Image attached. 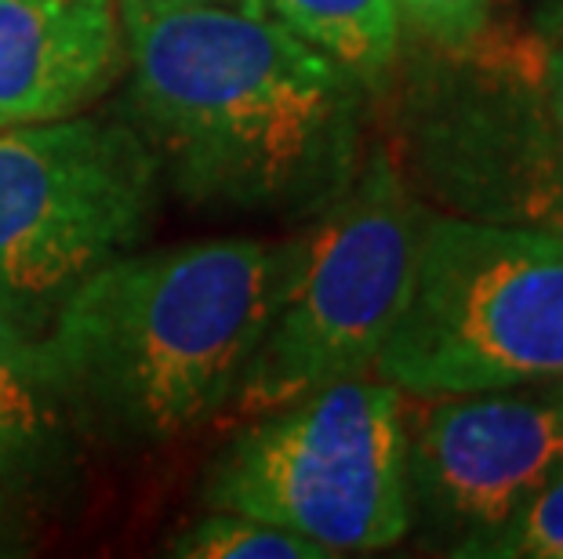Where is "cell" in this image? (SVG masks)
<instances>
[{"mask_svg":"<svg viewBox=\"0 0 563 559\" xmlns=\"http://www.w3.org/2000/svg\"><path fill=\"white\" fill-rule=\"evenodd\" d=\"M131 121L203 208L313 211L356 171L364 85L241 8L121 0Z\"/></svg>","mask_w":563,"mask_h":559,"instance_id":"cell-1","label":"cell"},{"mask_svg":"<svg viewBox=\"0 0 563 559\" xmlns=\"http://www.w3.org/2000/svg\"><path fill=\"white\" fill-rule=\"evenodd\" d=\"M298 247L302 236H222L91 272L41 335L66 418L110 444L150 447L219 414L291 283Z\"/></svg>","mask_w":563,"mask_h":559,"instance_id":"cell-2","label":"cell"},{"mask_svg":"<svg viewBox=\"0 0 563 559\" xmlns=\"http://www.w3.org/2000/svg\"><path fill=\"white\" fill-rule=\"evenodd\" d=\"M375 371L411 396L563 378V233L426 211Z\"/></svg>","mask_w":563,"mask_h":559,"instance_id":"cell-3","label":"cell"},{"mask_svg":"<svg viewBox=\"0 0 563 559\" xmlns=\"http://www.w3.org/2000/svg\"><path fill=\"white\" fill-rule=\"evenodd\" d=\"M203 505L295 530L331 556L389 549L411 530L404 392L356 374L262 411L214 461Z\"/></svg>","mask_w":563,"mask_h":559,"instance_id":"cell-4","label":"cell"},{"mask_svg":"<svg viewBox=\"0 0 563 559\" xmlns=\"http://www.w3.org/2000/svg\"><path fill=\"white\" fill-rule=\"evenodd\" d=\"M426 211L389 149L371 153L323 204L236 389L247 411L284 407L375 367L411 288Z\"/></svg>","mask_w":563,"mask_h":559,"instance_id":"cell-5","label":"cell"},{"mask_svg":"<svg viewBox=\"0 0 563 559\" xmlns=\"http://www.w3.org/2000/svg\"><path fill=\"white\" fill-rule=\"evenodd\" d=\"M157 189L161 160L131 124L0 131V316L41 338L91 272L146 236Z\"/></svg>","mask_w":563,"mask_h":559,"instance_id":"cell-6","label":"cell"},{"mask_svg":"<svg viewBox=\"0 0 563 559\" xmlns=\"http://www.w3.org/2000/svg\"><path fill=\"white\" fill-rule=\"evenodd\" d=\"M451 58L407 99L415 178L448 215L563 233V138L538 85L542 41L490 26Z\"/></svg>","mask_w":563,"mask_h":559,"instance_id":"cell-7","label":"cell"},{"mask_svg":"<svg viewBox=\"0 0 563 559\" xmlns=\"http://www.w3.org/2000/svg\"><path fill=\"white\" fill-rule=\"evenodd\" d=\"M404 407L411 523L454 556L506 523L563 469V378Z\"/></svg>","mask_w":563,"mask_h":559,"instance_id":"cell-8","label":"cell"},{"mask_svg":"<svg viewBox=\"0 0 563 559\" xmlns=\"http://www.w3.org/2000/svg\"><path fill=\"white\" fill-rule=\"evenodd\" d=\"M113 0H0V131L63 121L110 88Z\"/></svg>","mask_w":563,"mask_h":559,"instance_id":"cell-9","label":"cell"},{"mask_svg":"<svg viewBox=\"0 0 563 559\" xmlns=\"http://www.w3.org/2000/svg\"><path fill=\"white\" fill-rule=\"evenodd\" d=\"M66 422L41 338L0 316V480L26 487L52 476L66 458Z\"/></svg>","mask_w":563,"mask_h":559,"instance_id":"cell-10","label":"cell"},{"mask_svg":"<svg viewBox=\"0 0 563 559\" xmlns=\"http://www.w3.org/2000/svg\"><path fill=\"white\" fill-rule=\"evenodd\" d=\"M236 8L295 33L364 88L386 85L400 58L397 0H236Z\"/></svg>","mask_w":563,"mask_h":559,"instance_id":"cell-11","label":"cell"},{"mask_svg":"<svg viewBox=\"0 0 563 559\" xmlns=\"http://www.w3.org/2000/svg\"><path fill=\"white\" fill-rule=\"evenodd\" d=\"M167 552L183 559H328L323 545L302 538L295 530L273 527V523L251 519L241 513L211 508V516H200L178 530L167 541Z\"/></svg>","mask_w":563,"mask_h":559,"instance_id":"cell-12","label":"cell"},{"mask_svg":"<svg viewBox=\"0 0 563 559\" xmlns=\"http://www.w3.org/2000/svg\"><path fill=\"white\" fill-rule=\"evenodd\" d=\"M473 559H563V469L495 530L462 545Z\"/></svg>","mask_w":563,"mask_h":559,"instance_id":"cell-13","label":"cell"},{"mask_svg":"<svg viewBox=\"0 0 563 559\" xmlns=\"http://www.w3.org/2000/svg\"><path fill=\"white\" fill-rule=\"evenodd\" d=\"M400 19L437 52L459 55L490 30V0H397Z\"/></svg>","mask_w":563,"mask_h":559,"instance_id":"cell-14","label":"cell"},{"mask_svg":"<svg viewBox=\"0 0 563 559\" xmlns=\"http://www.w3.org/2000/svg\"><path fill=\"white\" fill-rule=\"evenodd\" d=\"M538 85L549 110V121L563 138V44H542V63H538Z\"/></svg>","mask_w":563,"mask_h":559,"instance_id":"cell-15","label":"cell"},{"mask_svg":"<svg viewBox=\"0 0 563 559\" xmlns=\"http://www.w3.org/2000/svg\"><path fill=\"white\" fill-rule=\"evenodd\" d=\"M531 30L542 44H563V0H531Z\"/></svg>","mask_w":563,"mask_h":559,"instance_id":"cell-16","label":"cell"},{"mask_svg":"<svg viewBox=\"0 0 563 559\" xmlns=\"http://www.w3.org/2000/svg\"><path fill=\"white\" fill-rule=\"evenodd\" d=\"M146 4H161V8H189V4H236V0H146Z\"/></svg>","mask_w":563,"mask_h":559,"instance_id":"cell-17","label":"cell"}]
</instances>
